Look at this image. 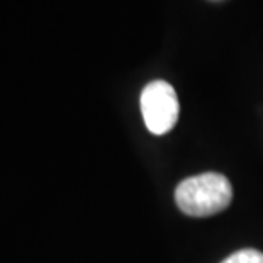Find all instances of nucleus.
<instances>
[{"mask_svg": "<svg viewBox=\"0 0 263 263\" xmlns=\"http://www.w3.org/2000/svg\"><path fill=\"white\" fill-rule=\"evenodd\" d=\"M175 200L178 209L194 217H205L224 211L233 200L229 180L216 172L189 177L177 185Z\"/></svg>", "mask_w": 263, "mask_h": 263, "instance_id": "f257e3e1", "label": "nucleus"}, {"mask_svg": "<svg viewBox=\"0 0 263 263\" xmlns=\"http://www.w3.org/2000/svg\"><path fill=\"white\" fill-rule=\"evenodd\" d=\"M139 107L148 131L158 136L173 129L180 112L175 88L163 80L149 82L143 88L139 95Z\"/></svg>", "mask_w": 263, "mask_h": 263, "instance_id": "f03ea898", "label": "nucleus"}, {"mask_svg": "<svg viewBox=\"0 0 263 263\" xmlns=\"http://www.w3.org/2000/svg\"><path fill=\"white\" fill-rule=\"evenodd\" d=\"M221 263H263V253L255 248H245L234 251Z\"/></svg>", "mask_w": 263, "mask_h": 263, "instance_id": "7ed1b4c3", "label": "nucleus"}, {"mask_svg": "<svg viewBox=\"0 0 263 263\" xmlns=\"http://www.w3.org/2000/svg\"><path fill=\"white\" fill-rule=\"evenodd\" d=\"M212 2H219V0H212Z\"/></svg>", "mask_w": 263, "mask_h": 263, "instance_id": "20e7f679", "label": "nucleus"}]
</instances>
